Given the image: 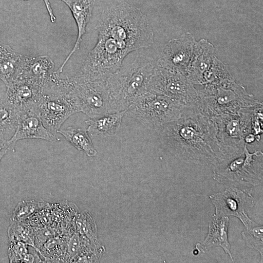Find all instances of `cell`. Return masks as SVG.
<instances>
[{
    "mask_svg": "<svg viewBox=\"0 0 263 263\" xmlns=\"http://www.w3.org/2000/svg\"><path fill=\"white\" fill-rule=\"evenodd\" d=\"M245 144L243 151L214 168V179L225 185L251 191L263 179V153H251Z\"/></svg>",
    "mask_w": 263,
    "mask_h": 263,
    "instance_id": "obj_6",
    "label": "cell"
},
{
    "mask_svg": "<svg viewBox=\"0 0 263 263\" xmlns=\"http://www.w3.org/2000/svg\"><path fill=\"white\" fill-rule=\"evenodd\" d=\"M56 229L51 227L39 228L37 229L35 239V249L38 252L40 247L49 239L58 235Z\"/></svg>",
    "mask_w": 263,
    "mask_h": 263,
    "instance_id": "obj_27",
    "label": "cell"
},
{
    "mask_svg": "<svg viewBox=\"0 0 263 263\" xmlns=\"http://www.w3.org/2000/svg\"><path fill=\"white\" fill-rule=\"evenodd\" d=\"M21 56L9 46L0 56V80L5 86L15 79Z\"/></svg>",
    "mask_w": 263,
    "mask_h": 263,
    "instance_id": "obj_21",
    "label": "cell"
},
{
    "mask_svg": "<svg viewBox=\"0 0 263 263\" xmlns=\"http://www.w3.org/2000/svg\"><path fill=\"white\" fill-rule=\"evenodd\" d=\"M156 132L163 146L184 162L215 168L226 161L210 117L195 105L185 107L178 119Z\"/></svg>",
    "mask_w": 263,
    "mask_h": 263,
    "instance_id": "obj_1",
    "label": "cell"
},
{
    "mask_svg": "<svg viewBox=\"0 0 263 263\" xmlns=\"http://www.w3.org/2000/svg\"><path fill=\"white\" fill-rule=\"evenodd\" d=\"M76 231L92 244L96 247L102 245L98 238L95 221L91 213L84 211L77 216L75 220Z\"/></svg>",
    "mask_w": 263,
    "mask_h": 263,
    "instance_id": "obj_22",
    "label": "cell"
},
{
    "mask_svg": "<svg viewBox=\"0 0 263 263\" xmlns=\"http://www.w3.org/2000/svg\"><path fill=\"white\" fill-rule=\"evenodd\" d=\"M43 0L44 2L46 10L48 12L51 22L55 23L56 20V17L53 13V11L50 2H49L48 0Z\"/></svg>",
    "mask_w": 263,
    "mask_h": 263,
    "instance_id": "obj_29",
    "label": "cell"
},
{
    "mask_svg": "<svg viewBox=\"0 0 263 263\" xmlns=\"http://www.w3.org/2000/svg\"><path fill=\"white\" fill-rule=\"evenodd\" d=\"M255 140H258L257 138L252 133H249L246 134L244 139L245 143L247 144L253 143Z\"/></svg>",
    "mask_w": 263,
    "mask_h": 263,
    "instance_id": "obj_30",
    "label": "cell"
},
{
    "mask_svg": "<svg viewBox=\"0 0 263 263\" xmlns=\"http://www.w3.org/2000/svg\"><path fill=\"white\" fill-rule=\"evenodd\" d=\"M125 113L126 110L90 118L85 121L88 125L87 131L94 137L113 136L117 133Z\"/></svg>",
    "mask_w": 263,
    "mask_h": 263,
    "instance_id": "obj_18",
    "label": "cell"
},
{
    "mask_svg": "<svg viewBox=\"0 0 263 263\" xmlns=\"http://www.w3.org/2000/svg\"><path fill=\"white\" fill-rule=\"evenodd\" d=\"M54 68L55 63L48 56L21 55L14 80L20 79L25 80L42 90L54 71Z\"/></svg>",
    "mask_w": 263,
    "mask_h": 263,
    "instance_id": "obj_14",
    "label": "cell"
},
{
    "mask_svg": "<svg viewBox=\"0 0 263 263\" xmlns=\"http://www.w3.org/2000/svg\"><path fill=\"white\" fill-rule=\"evenodd\" d=\"M185 107L169 97L147 91L130 105L125 115L156 132L165 124L178 119Z\"/></svg>",
    "mask_w": 263,
    "mask_h": 263,
    "instance_id": "obj_5",
    "label": "cell"
},
{
    "mask_svg": "<svg viewBox=\"0 0 263 263\" xmlns=\"http://www.w3.org/2000/svg\"><path fill=\"white\" fill-rule=\"evenodd\" d=\"M57 133L63 136L73 146L84 152L87 156L94 157L97 154L90 135L84 128L69 126L65 129H60Z\"/></svg>",
    "mask_w": 263,
    "mask_h": 263,
    "instance_id": "obj_19",
    "label": "cell"
},
{
    "mask_svg": "<svg viewBox=\"0 0 263 263\" xmlns=\"http://www.w3.org/2000/svg\"><path fill=\"white\" fill-rule=\"evenodd\" d=\"M48 205L46 202L33 200L21 201L13 211L12 221H26Z\"/></svg>",
    "mask_w": 263,
    "mask_h": 263,
    "instance_id": "obj_26",
    "label": "cell"
},
{
    "mask_svg": "<svg viewBox=\"0 0 263 263\" xmlns=\"http://www.w3.org/2000/svg\"><path fill=\"white\" fill-rule=\"evenodd\" d=\"M3 94L2 93V94H1V93H0V96L1 94Z\"/></svg>",
    "mask_w": 263,
    "mask_h": 263,
    "instance_id": "obj_32",
    "label": "cell"
},
{
    "mask_svg": "<svg viewBox=\"0 0 263 263\" xmlns=\"http://www.w3.org/2000/svg\"><path fill=\"white\" fill-rule=\"evenodd\" d=\"M229 222L228 216L219 217L213 215L209 221L207 235L203 242L196 244V250L206 252L212 247H220L233 261L228 240Z\"/></svg>",
    "mask_w": 263,
    "mask_h": 263,
    "instance_id": "obj_17",
    "label": "cell"
},
{
    "mask_svg": "<svg viewBox=\"0 0 263 263\" xmlns=\"http://www.w3.org/2000/svg\"><path fill=\"white\" fill-rule=\"evenodd\" d=\"M66 78L69 91L75 97L80 112L90 118L110 113L106 81H91L75 74Z\"/></svg>",
    "mask_w": 263,
    "mask_h": 263,
    "instance_id": "obj_9",
    "label": "cell"
},
{
    "mask_svg": "<svg viewBox=\"0 0 263 263\" xmlns=\"http://www.w3.org/2000/svg\"><path fill=\"white\" fill-rule=\"evenodd\" d=\"M38 109L43 125L56 135L67 119L80 112L75 98L67 89L60 93H42Z\"/></svg>",
    "mask_w": 263,
    "mask_h": 263,
    "instance_id": "obj_10",
    "label": "cell"
},
{
    "mask_svg": "<svg viewBox=\"0 0 263 263\" xmlns=\"http://www.w3.org/2000/svg\"><path fill=\"white\" fill-rule=\"evenodd\" d=\"M251 191L234 188L209 196L217 217L233 216L245 225L250 220L248 210L254 205Z\"/></svg>",
    "mask_w": 263,
    "mask_h": 263,
    "instance_id": "obj_11",
    "label": "cell"
},
{
    "mask_svg": "<svg viewBox=\"0 0 263 263\" xmlns=\"http://www.w3.org/2000/svg\"><path fill=\"white\" fill-rule=\"evenodd\" d=\"M27 139H42L51 142L60 140L43 125L38 107L19 112L16 132L7 142L11 150H13L18 141Z\"/></svg>",
    "mask_w": 263,
    "mask_h": 263,
    "instance_id": "obj_12",
    "label": "cell"
},
{
    "mask_svg": "<svg viewBox=\"0 0 263 263\" xmlns=\"http://www.w3.org/2000/svg\"><path fill=\"white\" fill-rule=\"evenodd\" d=\"M196 106L209 117L221 114H237L243 109L262 103L234 81L219 86H205L197 90Z\"/></svg>",
    "mask_w": 263,
    "mask_h": 263,
    "instance_id": "obj_4",
    "label": "cell"
},
{
    "mask_svg": "<svg viewBox=\"0 0 263 263\" xmlns=\"http://www.w3.org/2000/svg\"><path fill=\"white\" fill-rule=\"evenodd\" d=\"M8 46L0 42V56L6 50Z\"/></svg>",
    "mask_w": 263,
    "mask_h": 263,
    "instance_id": "obj_31",
    "label": "cell"
},
{
    "mask_svg": "<svg viewBox=\"0 0 263 263\" xmlns=\"http://www.w3.org/2000/svg\"><path fill=\"white\" fill-rule=\"evenodd\" d=\"M5 86V98L19 112L38 107L42 94L40 88L20 79Z\"/></svg>",
    "mask_w": 263,
    "mask_h": 263,
    "instance_id": "obj_15",
    "label": "cell"
},
{
    "mask_svg": "<svg viewBox=\"0 0 263 263\" xmlns=\"http://www.w3.org/2000/svg\"><path fill=\"white\" fill-rule=\"evenodd\" d=\"M28 244L20 242H10L8 253L12 263L42 262L37 253L29 252Z\"/></svg>",
    "mask_w": 263,
    "mask_h": 263,
    "instance_id": "obj_25",
    "label": "cell"
},
{
    "mask_svg": "<svg viewBox=\"0 0 263 263\" xmlns=\"http://www.w3.org/2000/svg\"><path fill=\"white\" fill-rule=\"evenodd\" d=\"M148 91L166 96L185 107L194 103L197 96V90L184 75L159 60L155 62Z\"/></svg>",
    "mask_w": 263,
    "mask_h": 263,
    "instance_id": "obj_8",
    "label": "cell"
},
{
    "mask_svg": "<svg viewBox=\"0 0 263 263\" xmlns=\"http://www.w3.org/2000/svg\"><path fill=\"white\" fill-rule=\"evenodd\" d=\"M263 225L252 220L244 225L242 236L247 246L257 250L263 258Z\"/></svg>",
    "mask_w": 263,
    "mask_h": 263,
    "instance_id": "obj_24",
    "label": "cell"
},
{
    "mask_svg": "<svg viewBox=\"0 0 263 263\" xmlns=\"http://www.w3.org/2000/svg\"><path fill=\"white\" fill-rule=\"evenodd\" d=\"M9 150H11L7 141L0 139V163L2 158Z\"/></svg>",
    "mask_w": 263,
    "mask_h": 263,
    "instance_id": "obj_28",
    "label": "cell"
},
{
    "mask_svg": "<svg viewBox=\"0 0 263 263\" xmlns=\"http://www.w3.org/2000/svg\"><path fill=\"white\" fill-rule=\"evenodd\" d=\"M155 62L138 55L131 63L122 65L108 78L110 113L126 110L137 97L148 91Z\"/></svg>",
    "mask_w": 263,
    "mask_h": 263,
    "instance_id": "obj_3",
    "label": "cell"
},
{
    "mask_svg": "<svg viewBox=\"0 0 263 263\" xmlns=\"http://www.w3.org/2000/svg\"><path fill=\"white\" fill-rule=\"evenodd\" d=\"M24 0V1H28V0Z\"/></svg>",
    "mask_w": 263,
    "mask_h": 263,
    "instance_id": "obj_33",
    "label": "cell"
},
{
    "mask_svg": "<svg viewBox=\"0 0 263 263\" xmlns=\"http://www.w3.org/2000/svg\"><path fill=\"white\" fill-rule=\"evenodd\" d=\"M196 45L190 35L171 39L164 46L162 56L158 60L187 77L194 56Z\"/></svg>",
    "mask_w": 263,
    "mask_h": 263,
    "instance_id": "obj_13",
    "label": "cell"
},
{
    "mask_svg": "<svg viewBox=\"0 0 263 263\" xmlns=\"http://www.w3.org/2000/svg\"><path fill=\"white\" fill-rule=\"evenodd\" d=\"M19 112L6 99L4 93L0 96V139L8 141L15 133Z\"/></svg>",
    "mask_w": 263,
    "mask_h": 263,
    "instance_id": "obj_20",
    "label": "cell"
},
{
    "mask_svg": "<svg viewBox=\"0 0 263 263\" xmlns=\"http://www.w3.org/2000/svg\"><path fill=\"white\" fill-rule=\"evenodd\" d=\"M37 229L27 222L12 221L8 230L10 241L22 242L35 249L34 239Z\"/></svg>",
    "mask_w": 263,
    "mask_h": 263,
    "instance_id": "obj_23",
    "label": "cell"
},
{
    "mask_svg": "<svg viewBox=\"0 0 263 263\" xmlns=\"http://www.w3.org/2000/svg\"><path fill=\"white\" fill-rule=\"evenodd\" d=\"M64 2L70 9L77 28V37L73 48L60 67L56 71L59 75L73 54L80 49L86 27L93 14L95 0H57Z\"/></svg>",
    "mask_w": 263,
    "mask_h": 263,
    "instance_id": "obj_16",
    "label": "cell"
},
{
    "mask_svg": "<svg viewBox=\"0 0 263 263\" xmlns=\"http://www.w3.org/2000/svg\"><path fill=\"white\" fill-rule=\"evenodd\" d=\"M127 55L114 39L98 34L96 43L75 74L91 81H107L121 67Z\"/></svg>",
    "mask_w": 263,
    "mask_h": 263,
    "instance_id": "obj_7",
    "label": "cell"
},
{
    "mask_svg": "<svg viewBox=\"0 0 263 263\" xmlns=\"http://www.w3.org/2000/svg\"><path fill=\"white\" fill-rule=\"evenodd\" d=\"M97 29L98 34L114 39L128 55L149 48L154 42L153 31L146 15L125 1L104 10Z\"/></svg>",
    "mask_w": 263,
    "mask_h": 263,
    "instance_id": "obj_2",
    "label": "cell"
}]
</instances>
